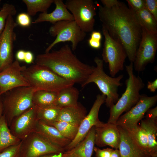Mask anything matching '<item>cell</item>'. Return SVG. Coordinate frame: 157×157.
I'll return each mask as SVG.
<instances>
[{"label":"cell","mask_w":157,"mask_h":157,"mask_svg":"<svg viewBox=\"0 0 157 157\" xmlns=\"http://www.w3.org/2000/svg\"><path fill=\"white\" fill-rule=\"evenodd\" d=\"M102 6L95 3L102 28L124 47L127 57L133 63L142 37V28L134 12L123 2L101 0Z\"/></svg>","instance_id":"1"},{"label":"cell","mask_w":157,"mask_h":157,"mask_svg":"<svg viewBox=\"0 0 157 157\" xmlns=\"http://www.w3.org/2000/svg\"><path fill=\"white\" fill-rule=\"evenodd\" d=\"M35 64L45 67L59 76L81 85L91 73L92 66L80 61L68 44L59 50L38 55Z\"/></svg>","instance_id":"2"},{"label":"cell","mask_w":157,"mask_h":157,"mask_svg":"<svg viewBox=\"0 0 157 157\" xmlns=\"http://www.w3.org/2000/svg\"><path fill=\"white\" fill-rule=\"evenodd\" d=\"M133 64V63L130 62L129 65H126L129 76L125 82L126 88L116 103L110 108V115L108 123L116 124L121 115L130 109L140 99V91L144 88L145 84L140 76L134 74Z\"/></svg>","instance_id":"3"},{"label":"cell","mask_w":157,"mask_h":157,"mask_svg":"<svg viewBox=\"0 0 157 157\" xmlns=\"http://www.w3.org/2000/svg\"><path fill=\"white\" fill-rule=\"evenodd\" d=\"M22 73L30 86L35 90L58 92L74 84L58 75L48 68L36 64L28 67L25 66Z\"/></svg>","instance_id":"4"},{"label":"cell","mask_w":157,"mask_h":157,"mask_svg":"<svg viewBox=\"0 0 157 157\" xmlns=\"http://www.w3.org/2000/svg\"><path fill=\"white\" fill-rule=\"evenodd\" d=\"M94 61L96 66H92L91 73L81 86L83 87L91 83H95L102 94L106 96V105L110 108L119 99L118 88L122 85L120 81L124 76L122 74L116 77L109 76L104 71L102 59L96 57Z\"/></svg>","instance_id":"5"},{"label":"cell","mask_w":157,"mask_h":157,"mask_svg":"<svg viewBox=\"0 0 157 157\" xmlns=\"http://www.w3.org/2000/svg\"><path fill=\"white\" fill-rule=\"evenodd\" d=\"M35 90L23 86L10 90L1 95L3 113L9 127L12 120L34 106L32 97Z\"/></svg>","instance_id":"6"},{"label":"cell","mask_w":157,"mask_h":157,"mask_svg":"<svg viewBox=\"0 0 157 157\" xmlns=\"http://www.w3.org/2000/svg\"><path fill=\"white\" fill-rule=\"evenodd\" d=\"M49 33L51 36L56 38L46 49L45 53L50 52L56 44L67 41L71 42V49L74 51L86 36V33L81 29L74 20L57 22L50 27Z\"/></svg>","instance_id":"7"},{"label":"cell","mask_w":157,"mask_h":157,"mask_svg":"<svg viewBox=\"0 0 157 157\" xmlns=\"http://www.w3.org/2000/svg\"><path fill=\"white\" fill-rule=\"evenodd\" d=\"M65 4L74 20L85 33L93 31L97 7L92 0H67Z\"/></svg>","instance_id":"8"},{"label":"cell","mask_w":157,"mask_h":157,"mask_svg":"<svg viewBox=\"0 0 157 157\" xmlns=\"http://www.w3.org/2000/svg\"><path fill=\"white\" fill-rule=\"evenodd\" d=\"M104 38L102 56V60L108 64L109 74L113 77L124 69V64L127 57L125 50L119 42L112 38L107 31L102 28Z\"/></svg>","instance_id":"9"},{"label":"cell","mask_w":157,"mask_h":157,"mask_svg":"<svg viewBox=\"0 0 157 157\" xmlns=\"http://www.w3.org/2000/svg\"><path fill=\"white\" fill-rule=\"evenodd\" d=\"M65 151L64 148L51 143L35 131L30 133L21 142V157H40Z\"/></svg>","instance_id":"10"},{"label":"cell","mask_w":157,"mask_h":157,"mask_svg":"<svg viewBox=\"0 0 157 157\" xmlns=\"http://www.w3.org/2000/svg\"><path fill=\"white\" fill-rule=\"evenodd\" d=\"M157 49V33L142 28L141 39L133 62V67L136 72L143 71L148 64L154 62Z\"/></svg>","instance_id":"11"},{"label":"cell","mask_w":157,"mask_h":157,"mask_svg":"<svg viewBox=\"0 0 157 157\" xmlns=\"http://www.w3.org/2000/svg\"><path fill=\"white\" fill-rule=\"evenodd\" d=\"M157 95L149 97L141 94L137 103L126 113L120 116L116 124L126 129L137 126L144 117L147 111L156 104Z\"/></svg>","instance_id":"12"},{"label":"cell","mask_w":157,"mask_h":157,"mask_svg":"<svg viewBox=\"0 0 157 157\" xmlns=\"http://www.w3.org/2000/svg\"><path fill=\"white\" fill-rule=\"evenodd\" d=\"M17 25L13 16L9 15L0 35V72L14 61L13 44L16 39L14 29Z\"/></svg>","instance_id":"13"},{"label":"cell","mask_w":157,"mask_h":157,"mask_svg":"<svg viewBox=\"0 0 157 157\" xmlns=\"http://www.w3.org/2000/svg\"><path fill=\"white\" fill-rule=\"evenodd\" d=\"M106 99V96L102 94L97 95L89 113L79 126L75 137L64 148L65 151L71 149L80 142L92 127L100 126L103 123L99 120L98 115L100 107L105 102Z\"/></svg>","instance_id":"14"},{"label":"cell","mask_w":157,"mask_h":157,"mask_svg":"<svg viewBox=\"0 0 157 157\" xmlns=\"http://www.w3.org/2000/svg\"><path fill=\"white\" fill-rule=\"evenodd\" d=\"M25 66L16 60L0 72V95L15 88L30 86L22 73Z\"/></svg>","instance_id":"15"},{"label":"cell","mask_w":157,"mask_h":157,"mask_svg":"<svg viewBox=\"0 0 157 157\" xmlns=\"http://www.w3.org/2000/svg\"><path fill=\"white\" fill-rule=\"evenodd\" d=\"M38 121L35 107L33 106L15 117L11 122L9 128L14 136L22 140L34 131Z\"/></svg>","instance_id":"16"},{"label":"cell","mask_w":157,"mask_h":157,"mask_svg":"<svg viewBox=\"0 0 157 157\" xmlns=\"http://www.w3.org/2000/svg\"><path fill=\"white\" fill-rule=\"evenodd\" d=\"M120 141V135L118 126L107 122L95 126V144L103 147L109 146L114 149H118Z\"/></svg>","instance_id":"17"},{"label":"cell","mask_w":157,"mask_h":157,"mask_svg":"<svg viewBox=\"0 0 157 157\" xmlns=\"http://www.w3.org/2000/svg\"><path fill=\"white\" fill-rule=\"evenodd\" d=\"M117 126L120 135L118 149L120 157H151L137 144L126 129Z\"/></svg>","instance_id":"18"},{"label":"cell","mask_w":157,"mask_h":157,"mask_svg":"<svg viewBox=\"0 0 157 157\" xmlns=\"http://www.w3.org/2000/svg\"><path fill=\"white\" fill-rule=\"evenodd\" d=\"M56 6L54 10L51 13H41L33 22V24L43 22H49L54 24L57 22L63 21H73L74 18L72 15L67 9L62 0H54Z\"/></svg>","instance_id":"19"},{"label":"cell","mask_w":157,"mask_h":157,"mask_svg":"<svg viewBox=\"0 0 157 157\" xmlns=\"http://www.w3.org/2000/svg\"><path fill=\"white\" fill-rule=\"evenodd\" d=\"M95 126L89 130L84 139L71 149L65 151L63 157H92L95 144Z\"/></svg>","instance_id":"20"},{"label":"cell","mask_w":157,"mask_h":157,"mask_svg":"<svg viewBox=\"0 0 157 157\" xmlns=\"http://www.w3.org/2000/svg\"><path fill=\"white\" fill-rule=\"evenodd\" d=\"M34 131L51 143L64 149L71 142L62 135L54 127L38 121Z\"/></svg>","instance_id":"21"},{"label":"cell","mask_w":157,"mask_h":157,"mask_svg":"<svg viewBox=\"0 0 157 157\" xmlns=\"http://www.w3.org/2000/svg\"><path fill=\"white\" fill-rule=\"evenodd\" d=\"M87 113L85 108L78 102L75 106L62 108L56 121L65 122L78 127Z\"/></svg>","instance_id":"22"},{"label":"cell","mask_w":157,"mask_h":157,"mask_svg":"<svg viewBox=\"0 0 157 157\" xmlns=\"http://www.w3.org/2000/svg\"><path fill=\"white\" fill-rule=\"evenodd\" d=\"M157 121L144 119L140 126L145 131L148 140V152L151 157H157Z\"/></svg>","instance_id":"23"},{"label":"cell","mask_w":157,"mask_h":157,"mask_svg":"<svg viewBox=\"0 0 157 157\" xmlns=\"http://www.w3.org/2000/svg\"><path fill=\"white\" fill-rule=\"evenodd\" d=\"M79 92L72 86L63 88L57 93L54 105L61 108L78 104Z\"/></svg>","instance_id":"24"},{"label":"cell","mask_w":157,"mask_h":157,"mask_svg":"<svg viewBox=\"0 0 157 157\" xmlns=\"http://www.w3.org/2000/svg\"><path fill=\"white\" fill-rule=\"evenodd\" d=\"M21 141L11 133L3 115L0 119V152L10 146L19 143Z\"/></svg>","instance_id":"25"},{"label":"cell","mask_w":157,"mask_h":157,"mask_svg":"<svg viewBox=\"0 0 157 157\" xmlns=\"http://www.w3.org/2000/svg\"><path fill=\"white\" fill-rule=\"evenodd\" d=\"M35 106L38 121L49 125L57 120L61 109L55 105L44 107Z\"/></svg>","instance_id":"26"},{"label":"cell","mask_w":157,"mask_h":157,"mask_svg":"<svg viewBox=\"0 0 157 157\" xmlns=\"http://www.w3.org/2000/svg\"><path fill=\"white\" fill-rule=\"evenodd\" d=\"M57 93L43 90H35L32 97L33 104L40 107L54 105Z\"/></svg>","instance_id":"27"},{"label":"cell","mask_w":157,"mask_h":157,"mask_svg":"<svg viewBox=\"0 0 157 157\" xmlns=\"http://www.w3.org/2000/svg\"><path fill=\"white\" fill-rule=\"evenodd\" d=\"M134 13L142 28L149 32L157 33V20L145 8Z\"/></svg>","instance_id":"28"},{"label":"cell","mask_w":157,"mask_h":157,"mask_svg":"<svg viewBox=\"0 0 157 157\" xmlns=\"http://www.w3.org/2000/svg\"><path fill=\"white\" fill-rule=\"evenodd\" d=\"M27 8V13L30 16L38 12H47L54 0H23Z\"/></svg>","instance_id":"29"},{"label":"cell","mask_w":157,"mask_h":157,"mask_svg":"<svg viewBox=\"0 0 157 157\" xmlns=\"http://www.w3.org/2000/svg\"><path fill=\"white\" fill-rule=\"evenodd\" d=\"M49 125L55 127L62 135L71 141L75 137L78 128L68 122L59 121H56Z\"/></svg>","instance_id":"30"},{"label":"cell","mask_w":157,"mask_h":157,"mask_svg":"<svg viewBox=\"0 0 157 157\" xmlns=\"http://www.w3.org/2000/svg\"><path fill=\"white\" fill-rule=\"evenodd\" d=\"M125 129L137 144L148 153V140L145 130L138 125L131 128Z\"/></svg>","instance_id":"31"},{"label":"cell","mask_w":157,"mask_h":157,"mask_svg":"<svg viewBox=\"0 0 157 157\" xmlns=\"http://www.w3.org/2000/svg\"><path fill=\"white\" fill-rule=\"evenodd\" d=\"M16 13V8L12 4L5 3L3 5L0 10V35L4 29L8 16H13Z\"/></svg>","instance_id":"32"},{"label":"cell","mask_w":157,"mask_h":157,"mask_svg":"<svg viewBox=\"0 0 157 157\" xmlns=\"http://www.w3.org/2000/svg\"><path fill=\"white\" fill-rule=\"evenodd\" d=\"M21 142L10 146L0 152V157H21Z\"/></svg>","instance_id":"33"},{"label":"cell","mask_w":157,"mask_h":157,"mask_svg":"<svg viewBox=\"0 0 157 157\" xmlns=\"http://www.w3.org/2000/svg\"><path fill=\"white\" fill-rule=\"evenodd\" d=\"M102 39L101 33L99 31H93L90 35V37L88 40L89 46L92 48L98 49L101 46Z\"/></svg>","instance_id":"34"},{"label":"cell","mask_w":157,"mask_h":157,"mask_svg":"<svg viewBox=\"0 0 157 157\" xmlns=\"http://www.w3.org/2000/svg\"><path fill=\"white\" fill-rule=\"evenodd\" d=\"M17 24L22 27H27L30 26L31 23L30 16L27 13H21L19 14L17 17Z\"/></svg>","instance_id":"35"},{"label":"cell","mask_w":157,"mask_h":157,"mask_svg":"<svg viewBox=\"0 0 157 157\" xmlns=\"http://www.w3.org/2000/svg\"><path fill=\"white\" fill-rule=\"evenodd\" d=\"M129 7L134 12L145 8L144 0H127Z\"/></svg>","instance_id":"36"},{"label":"cell","mask_w":157,"mask_h":157,"mask_svg":"<svg viewBox=\"0 0 157 157\" xmlns=\"http://www.w3.org/2000/svg\"><path fill=\"white\" fill-rule=\"evenodd\" d=\"M145 8L157 20V0H144Z\"/></svg>","instance_id":"37"},{"label":"cell","mask_w":157,"mask_h":157,"mask_svg":"<svg viewBox=\"0 0 157 157\" xmlns=\"http://www.w3.org/2000/svg\"><path fill=\"white\" fill-rule=\"evenodd\" d=\"M94 150L95 152V157H110L114 149L109 148L101 149L98 147H94Z\"/></svg>","instance_id":"38"},{"label":"cell","mask_w":157,"mask_h":157,"mask_svg":"<svg viewBox=\"0 0 157 157\" xmlns=\"http://www.w3.org/2000/svg\"><path fill=\"white\" fill-rule=\"evenodd\" d=\"M145 119L157 121V106L151 108L145 115Z\"/></svg>","instance_id":"39"},{"label":"cell","mask_w":157,"mask_h":157,"mask_svg":"<svg viewBox=\"0 0 157 157\" xmlns=\"http://www.w3.org/2000/svg\"><path fill=\"white\" fill-rule=\"evenodd\" d=\"M34 59V56L31 52L26 51L24 61L27 64H31L33 62Z\"/></svg>","instance_id":"40"},{"label":"cell","mask_w":157,"mask_h":157,"mask_svg":"<svg viewBox=\"0 0 157 157\" xmlns=\"http://www.w3.org/2000/svg\"><path fill=\"white\" fill-rule=\"evenodd\" d=\"M147 88L151 92H154L157 89V79H156L152 82L148 81Z\"/></svg>","instance_id":"41"},{"label":"cell","mask_w":157,"mask_h":157,"mask_svg":"<svg viewBox=\"0 0 157 157\" xmlns=\"http://www.w3.org/2000/svg\"><path fill=\"white\" fill-rule=\"evenodd\" d=\"M26 51L23 50H19L16 53V58L18 61H24Z\"/></svg>","instance_id":"42"},{"label":"cell","mask_w":157,"mask_h":157,"mask_svg":"<svg viewBox=\"0 0 157 157\" xmlns=\"http://www.w3.org/2000/svg\"><path fill=\"white\" fill-rule=\"evenodd\" d=\"M63 153H60L49 154L42 156L40 157H63Z\"/></svg>","instance_id":"43"},{"label":"cell","mask_w":157,"mask_h":157,"mask_svg":"<svg viewBox=\"0 0 157 157\" xmlns=\"http://www.w3.org/2000/svg\"><path fill=\"white\" fill-rule=\"evenodd\" d=\"M110 157H120V152L119 149H114L111 154Z\"/></svg>","instance_id":"44"},{"label":"cell","mask_w":157,"mask_h":157,"mask_svg":"<svg viewBox=\"0 0 157 157\" xmlns=\"http://www.w3.org/2000/svg\"><path fill=\"white\" fill-rule=\"evenodd\" d=\"M3 108L1 100V96L0 95V119L3 115Z\"/></svg>","instance_id":"45"},{"label":"cell","mask_w":157,"mask_h":157,"mask_svg":"<svg viewBox=\"0 0 157 157\" xmlns=\"http://www.w3.org/2000/svg\"><path fill=\"white\" fill-rule=\"evenodd\" d=\"M1 2V0H0V4Z\"/></svg>","instance_id":"46"},{"label":"cell","mask_w":157,"mask_h":157,"mask_svg":"<svg viewBox=\"0 0 157 157\" xmlns=\"http://www.w3.org/2000/svg\"></svg>","instance_id":"47"}]
</instances>
